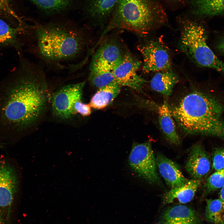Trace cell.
Wrapping results in <instances>:
<instances>
[{
	"label": "cell",
	"mask_w": 224,
	"mask_h": 224,
	"mask_svg": "<svg viewBox=\"0 0 224 224\" xmlns=\"http://www.w3.org/2000/svg\"><path fill=\"white\" fill-rule=\"evenodd\" d=\"M18 77L0 91V132L12 133L40 116L47 101L45 72L25 65Z\"/></svg>",
	"instance_id": "cell-1"
},
{
	"label": "cell",
	"mask_w": 224,
	"mask_h": 224,
	"mask_svg": "<svg viewBox=\"0 0 224 224\" xmlns=\"http://www.w3.org/2000/svg\"><path fill=\"white\" fill-rule=\"evenodd\" d=\"M30 30L31 51L48 68L73 72L82 66L76 61L87 41L80 29L70 24L50 23Z\"/></svg>",
	"instance_id": "cell-2"
},
{
	"label": "cell",
	"mask_w": 224,
	"mask_h": 224,
	"mask_svg": "<svg viewBox=\"0 0 224 224\" xmlns=\"http://www.w3.org/2000/svg\"><path fill=\"white\" fill-rule=\"evenodd\" d=\"M170 109L173 118L185 133L224 140V106L216 97L194 91Z\"/></svg>",
	"instance_id": "cell-3"
},
{
	"label": "cell",
	"mask_w": 224,
	"mask_h": 224,
	"mask_svg": "<svg viewBox=\"0 0 224 224\" xmlns=\"http://www.w3.org/2000/svg\"><path fill=\"white\" fill-rule=\"evenodd\" d=\"M102 36L111 30L124 29L145 35L164 24L166 15L152 0H118Z\"/></svg>",
	"instance_id": "cell-4"
},
{
	"label": "cell",
	"mask_w": 224,
	"mask_h": 224,
	"mask_svg": "<svg viewBox=\"0 0 224 224\" xmlns=\"http://www.w3.org/2000/svg\"><path fill=\"white\" fill-rule=\"evenodd\" d=\"M179 46L194 63L202 66L211 49L207 43L206 31L202 26L189 19L182 22Z\"/></svg>",
	"instance_id": "cell-5"
},
{
	"label": "cell",
	"mask_w": 224,
	"mask_h": 224,
	"mask_svg": "<svg viewBox=\"0 0 224 224\" xmlns=\"http://www.w3.org/2000/svg\"><path fill=\"white\" fill-rule=\"evenodd\" d=\"M128 162L134 172L147 182L153 184H161V180L157 171L156 157L151 142L134 143L129 154Z\"/></svg>",
	"instance_id": "cell-6"
},
{
	"label": "cell",
	"mask_w": 224,
	"mask_h": 224,
	"mask_svg": "<svg viewBox=\"0 0 224 224\" xmlns=\"http://www.w3.org/2000/svg\"><path fill=\"white\" fill-rule=\"evenodd\" d=\"M18 188L15 169L7 162L0 161V224H10L11 208Z\"/></svg>",
	"instance_id": "cell-7"
},
{
	"label": "cell",
	"mask_w": 224,
	"mask_h": 224,
	"mask_svg": "<svg viewBox=\"0 0 224 224\" xmlns=\"http://www.w3.org/2000/svg\"><path fill=\"white\" fill-rule=\"evenodd\" d=\"M143 58L145 73L159 72L170 69V55L167 47L159 40H149L138 47Z\"/></svg>",
	"instance_id": "cell-8"
},
{
	"label": "cell",
	"mask_w": 224,
	"mask_h": 224,
	"mask_svg": "<svg viewBox=\"0 0 224 224\" xmlns=\"http://www.w3.org/2000/svg\"><path fill=\"white\" fill-rule=\"evenodd\" d=\"M85 82L65 85L53 95L52 101L53 112L55 115L66 119L76 114L73 106L81 100Z\"/></svg>",
	"instance_id": "cell-9"
},
{
	"label": "cell",
	"mask_w": 224,
	"mask_h": 224,
	"mask_svg": "<svg viewBox=\"0 0 224 224\" xmlns=\"http://www.w3.org/2000/svg\"><path fill=\"white\" fill-rule=\"evenodd\" d=\"M141 65L140 61L126 51L120 63L112 69L117 83L121 86L141 91L146 81L137 73Z\"/></svg>",
	"instance_id": "cell-10"
},
{
	"label": "cell",
	"mask_w": 224,
	"mask_h": 224,
	"mask_svg": "<svg viewBox=\"0 0 224 224\" xmlns=\"http://www.w3.org/2000/svg\"><path fill=\"white\" fill-rule=\"evenodd\" d=\"M126 51L118 40L107 38L100 45L91 63L107 65L112 70L120 63Z\"/></svg>",
	"instance_id": "cell-11"
},
{
	"label": "cell",
	"mask_w": 224,
	"mask_h": 224,
	"mask_svg": "<svg viewBox=\"0 0 224 224\" xmlns=\"http://www.w3.org/2000/svg\"><path fill=\"white\" fill-rule=\"evenodd\" d=\"M190 152L185 165L186 170L192 179L202 180L210 170L209 155L199 143L194 145Z\"/></svg>",
	"instance_id": "cell-12"
},
{
	"label": "cell",
	"mask_w": 224,
	"mask_h": 224,
	"mask_svg": "<svg viewBox=\"0 0 224 224\" xmlns=\"http://www.w3.org/2000/svg\"><path fill=\"white\" fill-rule=\"evenodd\" d=\"M156 158L157 169L170 188L179 187L188 182L175 163L161 153L157 154Z\"/></svg>",
	"instance_id": "cell-13"
},
{
	"label": "cell",
	"mask_w": 224,
	"mask_h": 224,
	"mask_svg": "<svg viewBox=\"0 0 224 224\" xmlns=\"http://www.w3.org/2000/svg\"><path fill=\"white\" fill-rule=\"evenodd\" d=\"M195 211L184 205L169 208L163 213L159 224H198Z\"/></svg>",
	"instance_id": "cell-14"
},
{
	"label": "cell",
	"mask_w": 224,
	"mask_h": 224,
	"mask_svg": "<svg viewBox=\"0 0 224 224\" xmlns=\"http://www.w3.org/2000/svg\"><path fill=\"white\" fill-rule=\"evenodd\" d=\"M201 181V180L192 179L181 186L171 188L163 195V204H169L175 199L182 204L190 202L193 198Z\"/></svg>",
	"instance_id": "cell-15"
},
{
	"label": "cell",
	"mask_w": 224,
	"mask_h": 224,
	"mask_svg": "<svg viewBox=\"0 0 224 224\" xmlns=\"http://www.w3.org/2000/svg\"><path fill=\"white\" fill-rule=\"evenodd\" d=\"M158 112L160 126L166 138L171 144L179 145L180 138L167 101L164 100L158 107Z\"/></svg>",
	"instance_id": "cell-16"
},
{
	"label": "cell",
	"mask_w": 224,
	"mask_h": 224,
	"mask_svg": "<svg viewBox=\"0 0 224 224\" xmlns=\"http://www.w3.org/2000/svg\"><path fill=\"white\" fill-rule=\"evenodd\" d=\"M178 82L177 74L169 69L156 73L150 81V86L154 91L169 96L171 95L174 86Z\"/></svg>",
	"instance_id": "cell-17"
},
{
	"label": "cell",
	"mask_w": 224,
	"mask_h": 224,
	"mask_svg": "<svg viewBox=\"0 0 224 224\" xmlns=\"http://www.w3.org/2000/svg\"><path fill=\"white\" fill-rule=\"evenodd\" d=\"M89 72L90 82L99 88L112 84H118L112 69L107 65L91 63Z\"/></svg>",
	"instance_id": "cell-18"
},
{
	"label": "cell",
	"mask_w": 224,
	"mask_h": 224,
	"mask_svg": "<svg viewBox=\"0 0 224 224\" xmlns=\"http://www.w3.org/2000/svg\"><path fill=\"white\" fill-rule=\"evenodd\" d=\"M193 14L207 17L224 15V0H192Z\"/></svg>",
	"instance_id": "cell-19"
},
{
	"label": "cell",
	"mask_w": 224,
	"mask_h": 224,
	"mask_svg": "<svg viewBox=\"0 0 224 224\" xmlns=\"http://www.w3.org/2000/svg\"><path fill=\"white\" fill-rule=\"evenodd\" d=\"M121 86L112 84L99 88L92 97L89 105L96 109H101L110 104L119 93Z\"/></svg>",
	"instance_id": "cell-20"
},
{
	"label": "cell",
	"mask_w": 224,
	"mask_h": 224,
	"mask_svg": "<svg viewBox=\"0 0 224 224\" xmlns=\"http://www.w3.org/2000/svg\"><path fill=\"white\" fill-rule=\"evenodd\" d=\"M118 0H89L88 9L91 17L102 21L112 14Z\"/></svg>",
	"instance_id": "cell-21"
},
{
	"label": "cell",
	"mask_w": 224,
	"mask_h": 224,
	"mask_svg": "<svg viewBox=\"0 0 224 224\" xmlns=\"http://www.w3.org/2000/svg\"><path fill=\"white\" fill-rule=\"evenodd\" d=\"M205 217L207 221L214 224H223L224 204L220 199H206Z\"/></svg>",
	"instance_id": "cell-22"
},
{
	"label": "cell",
	"mask_w": 224,
	"mask_h": 224,
	"mask_svg": "<svg viewBox=\"0 0 224 224\" xmlns=\"http://www.w3.org/2000/svg\"><path fill=\"white\" fill-rule=\"evenodd\" d=\"M38 8L49 13H55L67 7L71 0H30Z\"/></svg>",
	"instance_id": "cell-23"
},
{
	"label": "cell",
	"mask_w": 224,
	"mask_h": 224,
	"mask_svg": "<svg viewBox=\"0 0 224 224\" xmlns=\"http://www.w3.org/2000/svg\"><path fill=\"white\" fill-rule=\"evenodd\" d=\"M20 30L9 26L0 19V44H15L17 42L18 32Z\"/></svg>",
	"instance_id": "cell-24"
},
{
	"label": "cell",
	"mask_w": 224,
	"mask_h": 224,
	"mask_svg": "<svg viewBox=\"0 0 224 224\" xmlns=\"http://www.w3.org/2000/svg\"><path fill=\"white\" fill-rule=\"evenodd\" d=\"M224 185V169L215 171L206 180L204 185V194L221 189Z\"/></svg>",
	"instance_id": "cell-25"
},
{
	"label": "cell",
	"mask_w": 224,
	"mask_h": 224,
	"mask_svg": "<svg viewBox=\"0 0 224 224\" xmlns=\"http://www.w3.org/2000/svg\"><path fill=\"white\" fill-rule=\"evenodd\" d=\"M212 166L215 171L224 169V147L214 148L212 153Z\"/></svg>",
	"instance_id": "cell-26"
},
{
	"label": "cell",
	"mask_w": 224,
	"mask_h": 224,
	"mask_svg": "<svg viewBox=\"0 0 224 224\" xmlns=\"http://www.w3.org/2000/svg\"><path fill=\"white\" fill-rule=\"evenodd\" d=\"M0 13L8 15L20 20L10 5V0H0Z\"/></svg>",
	"instance_id": "cell-27"
},
{
	"label": "cell",
	"mask_w": 224,
	"mask_h": 224,
	"mask_svg": "<svg viewBox=\"0 0 224 224\" xmlns=\"http://www.w3.org/2000/svg\"><path fill=\"white\" fill-rule=\"evenodd\" d=\"M73 108L76 113H78L83 116H88L91 112V107L89 104L83 103L82 100L76 101L74 105Z\"/></svg>",
	"instance_id": "cell-28"
},
{
	"label": "cell",
	"mask_w": 224,
	"mask_h": 224,
	"mask_svg": "<svg viewBox=\"0 0 224 224\" xmlns=\"http://www.w3.org/2000/svg\"><path fill=\"white\" fill-rule=\"evenodd\" d=\"M216 48L219 52L224 55V38L218 42Z\"/></svg>",
	"instance_id": "cell-29"
},
{
	"label": "cell",
	"mask_w": 224,
	"mask_h": 224,
	"mask_svg": "<svg viewBox=\"0 0 224 224\" xmlns=\"http://www.w3.org/2000/svg\"><path fill=\"white\" fill-rule=\"evenodd\" d=\"M219 198L222 201L224 204V185L221 189L219 193Z\"/></svg>",
	"instance_id": "cell-30"
},
{
	"label": "cell",
	"mask_w": 224,
	"mask_h": 224,
	"mask_svg": "<svg viewBox=\"0 0 224 224\" xmlns=\"http://www.w3.org/2000/svg\"><path fill=\"white\" fill-rule=\"evenodd\" d=\"M223 224H224V223H223Z\"/></svg>",
	"instance_id": "cell-31"
}]
</instances>
